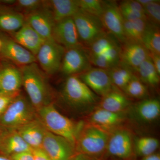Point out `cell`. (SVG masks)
<instances>
[{"instance_id": "6da1fadb", "label": "cell", "mask_w": 160, "mask_h": 160, "mask_svg": "<svg viewBox=\"0 0 160 160\" xmlns=\"http://www.w3.org/2000/svg\"><path fill=\"white\" fill-rule=\"evenodd\" d=\"M22 86L29 96L30 102L36 109L50 104L51 93L46 73L36 62L20 67Z\"/></svg>"}, {"instance_id": "7a4b0ae2", "label": "cell", "mask_w": 160, "mask_h": 160, "mask_svg": "<svg viewBox=\"0 0 160 160\" xmlns=\"http://www.w3.org/2000/svg\"><path fill=\"white\" fill-rule=\"evenodd\" d=\"M40 120L45 128L51 133L64 138L73 146L81 130L80 126L69 119L50 104L38 109Z\"/></svg>"}, {"instance_id": "3957f363", "label": "cell", "mask_w": 160, "mask_h": 160, "mask_svg": "<svg viewBox=\"0 0 160 160\" xmlns=\"http://www.w3.org/2000/svg\"><path fill=\"white\" fill-rule=\"evenodd\" d=\"M109 135L106 129L90 124L82 129L76 145L80 154L98 156L106 151Z\"/></svg>"}, {"instance_id": "277c9868", "label": "cell", "mask_w": 160, "mask_h": 160, "mask_svg": "<svg viewBox=\"0 0 160 160\" xmlns=\"http://www.w3.org/2000/svg\"><path fill=\"white\" fill-rule=\"evenodd\" d=\"M33 108L30 102L19 95L2 115L1 122L6 127L16 130L35 119Z\"/></svg>"}, {"instance_id": "5b68a950", "label": "cell", "mask_w": 160, "mask_h": 160, "mask_svg": "<svg viewBox=\"0 0 160 160\" xmlns=\"http://www.w3.org/2000/svg\"><path fill=\"white\" fill-rule=\"evenodd\" d=\"M62 96L69 104L78 106L94 105L99 98L77 75L70 76L66 78L63 86Z\"/></svg>"}, {"instance_id": "8992f818", "label": "cell", "mask_w": 160, "mask_h": 160, "mask_svg": "<svg viewBox=\"0 0 160 160\" xmlns=\"http://www.w3.org/2000/svg\"><path fill=\"white\" fill-rule=\"evenodd\" d=\"M80 43L87 47L106 32L99 18L79 9L72 17Z\"/></svg>"}, {"instance_id": "52a82bcc", "label": "cell", "mask_w": 160, "mask_h": 160, "mask_svg": "<svg viewBox=\"0 0 160 160\" xmlns=\"http://www.w3.org/2000/svg\"><path fill=\"white\" fill-rule=\"evenodd\" d=\"M65 48L52 39L46 40L35 56L38 65L46 74L59 71Z\"/></svg>"}, {"instance_id": "ba28073f", "label": "cell", "mask_w": 160, "mask_h": 160, "mask_svg": "<svg viewBox=\"0 0 160 160\" xmlns=\"http://www.w3.org/2000/svg\"><path fill=\"white\" fill-rule=\"evenodd\" d=\"M91 67L86 49L82 45L65 49L60 69L64 75H78Z\"/></svg>"}, {"instance_id": "9c48e42d", "label": "cell", "mask_w": 160, "mask_h": 160, "mask_svg": "<svg viewBox=\"0 0 160 160\" xmlns=\"http://www.w3.org/2000/svg\"><path fill=\"white\" fill-rule=\"evenodd\" d=\"M100 18L106 32L112 35L121 44L125 42L124 19L116 1H104L103 11Z\"/></svg>"}, {"instance_id": "30bf717a", "label": "cell", "mask_w": 160, "mask_h": 160, "mask_svg": "<svg viewBox=\"0 0 160 160\" xmlns=\"http://www.w3.org/2000/svg\"><path fill=\"white\" fill-rule=\"evenodd\" d=\"M2 46L0 54L20 67L36 62L35 56L17 43L9 36L0 32Z\"/></svg>"}, {"instance_id": "8fae6325", "label": "cell", "mask_w": 160, "mask_h": 160, "mask_svg": "<svg viewBox=\"0 0 160 160\" xmlns=\"http://www.w3.org/2000/svg\"><path fill=\"white\" fill-rule=\"evenodd\" d=\"M73 147L64 138L46 131L42 148L50 160H73Z\"/></svg>"}, {"instance_id": "7c38bea8", "label": "cell", "mask_w": 160, "mask_h": 160, "mask_svg": "<svg viewBox=\"0 0 160 160\" xmlns=\"http://www.w3.org/2000/svg\"><path fill=\"white\" fill-rule=\"evenodd\" d=\"M92 91L102 97L114 88L107 69L91 67L77 75Z\"/></svg>"}, {"instance_id": "4fadbf2b", "label": "cell", "mask_w": 160, "mask_h": 160, "mask_svg": "<svg viewBox=\"0 0 160 160\" xmlns=\"http://www.w3.org/2000/svg\"><path fill=\"white\" fill-rule=\"evenodd\" d=\"M149 56V52L142 43L125 42L121 45L119 64L129 68L135 74L141 64Z\"/></svg>"}, {"instance_id": "5bb4252c", "label": "cell", "mask_w": 160, "mask_h": 160, "mask_svg": "<svg viewBox=\"0 0 160 160\" xmlns=\"http://www.w3.org/2000/svg\"><path fill=\"white\" fill-rule=\"evenodd\" d=\"M26 22L45 40L52 39V32L55 21L47 1L43 8L25 16Z\"/></svg>"}, {"instance_id": "9a60e30c", "label": "cell", "mask_w": 160, "mask_h": 160, "mask_svg": "<svg viewBox=\"0 0 160 160\" xmlns=\"http://www.w3.org/2000/svg\"><path fill=\"white\" fill-rule=\"evenodd\" d=\"M52 39L65 49L82 45L72 17L55 23L52 32Z\"/></svg>"}, {"instance_id": "2e32d148", "label": "cell", "mask_w": 160, "mask_h": 160, "mask_svg": "<svg viewBox=\"0 0 160 160\" xmlns=\"http://www.w3.org/2000/svg\"><path fill=\"white\" fill-rule=\"evenodd\" d=\"M106 151L114 157L128 158L132 152V142L130 132L119 129L109 134Z\"/></svg>"}, {"instance_id": "e0dca14e", "label": "cell", "mask_w": 160, "mask_h": 160, "mask_svg": "<svg viewBox=\"0 0 160 160\" xmlns=\"http://www.w3.org/2000/svg\"><path fill=\"white\" fill-rule=\"evenodd\" d=\"M22 86L20 68L12 64L1 67L0 72V93L6 95L19 94Z\"/></svg>"}, {"instance_id": "ac0fdd59", "label": "cell", "mask_w": 160, "mask_h": 160, "mask_svg": "<svg viewBox=\"0 0 160 160\" xmlns=\"http://www.w3.org/2000/svg\"><path fill=\"white\" fill-rule=\"evenodd\" d=\"M9 35L17 43L34 56L46 41L26 22L18 31Z\"/></svg>"}, {"instance_id": "d6986e66", "label": "cell", "mask_w": 160, "mask_h": 160, "mask_svg": "<svg viewBox=\"0 0 160 160\" xmlns=\"http://www.w3.org/2000/svg\"><path fill=\"white\" fill-rule=\"evenodd\" d=\"M16 130L32 149L42 148L43 139L47 130L41 120L35 119Z\"/></svg>"}, {"instance_id": "ffe728a7", "label": "cell", "mask_w": 160, "mask_h": 160, "mask_svg": "<svg viewBox=\"0 0 160 160\" xmlns=\"http://www.w3.org/2000/svg\"><path fill=\"white\" fill-rule=\"evenodd\" d=\"M26 22L25 16L11 6L0 4V32L11 34Z\"/></svg>"}, {"instance_id": "44dd1931", "label": "cell", "mask_w": 160, "mask_h": 160, "mask_svg": "<svg viewBox=\"0 0 160 160\" xmlns=\"http://www.w3.org/2000/svg\"><path fill=\"white\" fill-rule=\"evenodd\" d=\"M55 22L72 17L80 9L78 0H51L47 1Z\"/></svg>"}, {"instance_id": "7402d4cb", "label": "cell", "mask_w": 160, "mask_h": 160, "mask_svg": "<svg viewBox=\"0 0 160 160\" xmlns=\"http://www.w3.org/2000/svg\"><path fill=\"white\" fill-rule=\"evenodd\" d=\"M131 102L126 95L117 90L114 87L102 97L99 108L114 112H123L130 106Z\"/></svg>"}, {"instance_id": "603a6c76", "label": "cell", "mask_w": 160, "mask_h": 160, "mask_svg": "<svg viewBox=\"0 0 160 160\" xmlns=\"http://www.w3.org/2000/svg\"><path fill=\"white\" fill-rule=\"evenodd\" d=\"M124 118L123 112H112L98 107L92 112L89 121L90 124L106 129L117 126Z\"/></svg>"}, {"instance_id": "cb8c5ba5", "label": "cell", "mask_w": 160, "mask_h": 160, "mask_svg": "<svg viewBox=\"0 0 160 160\" xmlns=\"http://www.w3.org/2000/svg\"><path fill=\"white\" fill-rule=\"evenodd\" d=\"M136 115L142 122H151L159 117L160 102L156 98L145 99L135 106Z\"/></svg>"}, {"instance_id": "d4e9b609", "label": "cell", "mask_w": 160, "mask_h": 160, "mask_svg": "<svg viewBox=\"0 0 160 160\" xmlns=\"http://www.w3.org/2000/svg\"><path fill=\"white\" fill-rule=\"evenodd\" d=\"M0 146L5 153L11 155L32 150L16 130L9 132L4 138L1 141Z\"/></svg>"}, {"instance_id": "484cf974", "label": "cell", "mask_w": 160, "mask_h": 160, "mask_svg": "<svg viewBox=\"0 0 160 160\" xmlns=\"http://www.w3.org/2000/svg\"><path fill=\"white\" fill-rule=\"evenodd\" d=\"M135 75L146 86L156 88L159 85L160 75L156 70L149 56L139 66Z\"/></svg>"}, {"instance_id": "4316f807", "label": "cell", "mask_w": 160, "mask_h": 160, "mask_svg": "<svg viewBox=\"0 0 160 160\" xmlns=\"http://www.w3.org/2000/svg\"><path fill=\"white\" fill-rule=\"evenodd\" d=\"M146 22L147 20L143 19L131 21L124 20L123 32L125 42L142 43Z\"/></svg>"}, {"instance_id": "83f0119b", "label": "cell", "mask_w": 160, "mask_h": 160, "mask_svg": "<svg viewBox=\"0 0 160 160\" xmlns=\"http://www.w3.org/2000/svg\"><path fill=\"white\" fill-rule=\"evenodd\" d=\"M142 43L149 53L160 54V26L147 21Z\"/></svg>"}, {"instance_id": "f1b7e54d", "label": "cell", "mask_w": 160, "mask_h": 160, "mask_svg": "<svg viewBox=\"0 0 160 160\" xmlns=\"http://www.w3.org/2000/svg\"><path fill=\"white\" fill-rule=\"evenodd\" d=\"M121 44L112 35L106 32L87 47H85L88 57L102 53L112 47Z\"/></svg>"}, {"instance_id": "f546056e", "label": "cell", "mask_w": 160, "mask_h": 160, "mask_svg": "<svg viewBox=\"0 0 160 160\" xmlns=\"http://www.w3.org/2000/svg\"><path fill=\"white\" fill-rule=\"evenodd\" d=\"M107 70L113 86L122 90L135 76L134 72L130 69L119 63Z\"/></svg>"}, {"instance_id": "4dcf8cb0", "label": "cell", "mask_w": 160, "mask_h": 160, "mask_svg": "<svg viewBox=\"0 0 160 160\" xmlns=\"http://www.w3.org/2000/svg\"><path fill=\"white\" fill-rule=\"evenodd\" d=\"M159 146V142L157 139L148 137L140 138L135 143L137 153L142 157L155 153Z\"/></svg>"}, {"instance_id": "1f68e13d", "label": "cell", "mask_w": 160, "mask_h": 160, "mask_svg": "<svg viewBox=\"0 0 160 160\" xmlns=\"http://www.w3.org/2000/svg\"><path fill=\"white\" fill-rule=\"evenodd\" d=\"M122 90L126 95L133 98H143L148 94L147 86L136 75Z\"/></svg>"}, {"instance_id": "d6a6232c", "label": "cell", "mask_w": 160, "mask_h": 160, "mask_svg": "<svg viewBox=\"0 0 160 160\" xmlns=\"http://www.w3.org/2000/svg\"><path fill=\"white\" fill-rule=\"evenodd\" d=\"M45 4L46 1L42 0H18L10 6L26 16L43 8Z\"/></svg>"}, {"instance_id": "836d02e7", "label": "cell", "mask_w": 160, "mask_h": 160, "mask_svg": "<svg viewBox=\"0 0 160 160\" xmlns=\"http://www.w3.org/2000/svg\"><path fill=\"white\" fill-rule=\"evenodd\" d=\"M143 7L147 21L156 26H160V1L153 0Z\"/></svg>"}, {"instance_id": "e575fe53", "label": "cell", "mask_w": 160, "mask_h": 160, "mask_svg": "<svg viewBox=\"0 0 160 160\" xmlns=\"http://www.w3.org/2000/svg\"><path fill=\"white\" fill-rule=\"evenodd\" d=\"M80 9L95 16L100 18L103 11L102 0H78Z\"/></svg>"}, {"instance_id": "d590c367", "label": "cell", "mask_w": 160, "mask_h": 160, "mask_svg": "<svg viewBox=\"0 0 160 160\" xmlns=\"http://www.w3.org/2000/svg\"><path fill=\"white\" fill-rule=\"evenodd\" d=\"M118 6L124 20L131 21V20L139 19L146 20V16L142 13L133 11L131 9L119 6V5Z\"/></svg>"}, {"instance_id": "8d00e7d4", "label": "cell", "mask_w": 160, "mask_h": 160, "mask_svg": "<svg viewBox=\"0 0 160 160\" xmlns=\"http://www.w3.org/2000/svg\"><path fill=\"white\" fill-rule=\"evenodd\" d=\"M119 6L126 7L133 11L137 12L145 15L144 8L137 0H125L120 2L118 4Z\"/></svg>"}, {"instance_id": "74e56055", "label": "cell", "mask_w": 160, "mask_h": 160, "mask_svg": "<svg viewBox=\"0 0 160 160\" xmlns=\"http://www.w3.org/2000/svg\"><path fill=\"white\" fill-rule=\"evenodd\" d=\"M19 95H6L0 93V116L3 114L9 104Z\"/></svg>"}, {"instance_id": "f35d334b", "label": "cell", "mask_w": 160, "mask_h": 160, "mask_svg": "<svg viewBox=\"0 0 160 160\" xmlns=\"http://www.w3.org/2000/svg\"><path fill=\"white\" fill-rule=\"evenodd\" d=\"M33 160H50L49 157L42 148L32 149Z\"/></svg>"}, {"instance_id": "ab89813d", "label": "cell", "mask_w": 160, "mask_h": 160, "mask_svg": "<svg viewBox=\"0 0 160 160\" xmlns=\"http://www.w3.org/2000/svg\"><path fill=\"white\" fill-rule=\"evenodd\" d=\"M12 160H33L32 150L12 155Z\"/></svg>"}, {"instance_id": "60d3db41", "label": "cell", "mask_w": 160, "mask_h": 160, "mask_svg": "<svg viewBox=\"0 0 160 160\" xmlns=\"http://www.w3.org/2000/svg\"><path fill=\"white\" fill-rule=\"evenodd\" d=\"M149 57L158 73L160 75V54L149 53Z\"/></svg>"}, {"instance_id": "b9f144b4", "label": "cell", "mask_w": 160, "mask_h": 160, "mask_svg": "<svg viewBox=\"0 0 160 160\" xmlns=\"http://www.w3.org/2000/svg\"><path fill=\"white\" fill-rule=\"evenodd\" d=\"M142 160H160V155L158 153H153L142 158Z\"/></svg>"}, {"instance_id": "7bdbcfd3", "label": "cell", "mask_w": 160, "mask_h": 160, "mask_svg": "<svg viewBox=\"0 0 160 160\" xmlns=\"http://www.w3.org/2000/svg\"><path fill=\"white\" fill-rule=\"evenodd\" d=\"M73 160H94L92 158L89 157L85 155L82 154H78L77 155L74 157Z\"/></svg>"}, {"instance_id": "ee69618b", "label": "cell", "mask_w": 160, "mask_h": 160, "mask_svg": "<svg viewBox=\"0 0 160 160\" xmlns=\"http://www.w3.org/2000/svg\"><path fill=\"white\" fill-rule=\"evenodd\" d=\"M0 160H12L9 159L8 158H6V157H4L1 156H0Z\"/></svg>"}, {"instance_id": "f6af8a7d", "label": "cell", "mask_w": 160, "mask_h": 160, "mask_svg": "<svg viewBox=\"0 0 160 160\" xmlns=\"http://www.w3.org/2000/svg\"><path fill=\"white\" fill-rule=\"evenodd\" d=\"M2 40H1V38H0V50H1V48H2Z\"/></svg>"}, {"instance_id": "bcb514c9", "label": "cell", "mask_w": 160, "mask_h": 160, "mask_svg": "<svg viewBox=\"0 0 160 160\" xmlns=\"http://www.w3.org/2000/svg\"><path fill=\"white\" fill-rule=\"evenodd\" d=\"M1 66H0V72H1Z\"/></svg>"}]
</instances>
